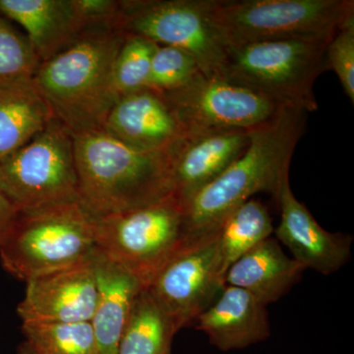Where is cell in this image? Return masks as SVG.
Wrapping results in <instances>:
<instances>
[{"instance_id": "cell-1", "label": "cell", "mask_w": 354, "mask_h": 354, "mask_svg": "<svg viewBox=\"0 0 354 354\" xmlns=\"http://www.w3.org/2000/svg\"><path fill=\"white\" fill-rule=\"evenodd\" d=\"M308 113L285 106L250 133L245 152L220 176L183 202L186 239L213 234L228 214L260 192L277 200L290 180V167Z\"/></svg>"}, {"instance_id": "cell-2", "label": "cell", "mask_w": 354, "mask_h": 354, "mask_svg": "<svg viewBox=\"0 0 354 354\" xmlns=\"http://www.w3.org/2000/svg\"><path fill=\"white\" fill-rule=\"evenodd\" d=\"M124 38L113 27L88 28L35 74L32 81L53 118L72 136L102 129L120 99L113 68Z\"/></svg>"}, {"instance_id": "cell-3", "label": "cell", "mask_w": 354, "mask_h": 354, "mask_svg": "<svg viewBox=\"0 0 354 354\" xmlns=\"http://www.w3.org/2000/svg\"><path fill=\"white\" fill-rule=\"evenodd\" d=\"M73 139L79 204L93 218L142 208L174 194L176 152H143L102 129Z\"/></svg>"}, {"instance_id": "cell-4", "label": "cell", "mask_w": 354, "mask_h": 354, "mask_svg": "<svg viewBox=\"0 0 354 354\" xmlns=\"http://www.w3.org/2000/svg\"><path fill=\"white\" fill-rule=\"evenodd\" d=\"M330 39H279L232 46L221 77L281 106L313 113L318 109L314 83L328 70L326 46Z\"/></svg>"}, {"instance_id": "cell-5", "label": "cell", "mask_w": 354, "mask_h": 354, "mask_svg": "<svg viewBox=\"0 0 354 354\" xmlns=\"http://www.w3.org/2000/svg\"><path fill=\"white\" fill-rule=\"evenodd\" d=\"M95 250L94 218L79 203L18 215L0 245V263L19 281L82 262Z\"/></svg>"}, {"instance_id": "cell-6", "label": "cell", "mask_w": 354, "mask_h": 354, "mask_svg": "<svg viewBox=\"0 0 354 354\" xmlns=\"http://www.w3.org/2000/svg\"><path fill=\"white\" fill-rule=\"evenodd\" d=\"M212 19L228 48L291 39H330L353 0H211Z\"/></svg>"}, {"instance_id": "cell-7", "label": "cell", "mask_w": 354, "mask_h": 354, "mask_svg": "<svg viewBox=\"0 0 354 354\" xmlns=\"http://www.w3.org/2000/svg\"><path fill=\"white\" fill-rule=\"evenodd\" d=\"M95 250L148 286L185 242L183 204L171 194L142 208L94 218Z\"/></svg>"}, {"instance_id": "cell-8", "label": "cell", "mask_w": 354, "mask_h": 354, "mask_svg": "<svg viewBox=\"0 0 354 354\" xmlns=\"http://www.w3.org/2000/svg\"><path fill=\"white\" fill-rule=\"evenodd\" d=\"M0 189L20 213L79 203L73 136L51 121L0 162Z\"/></svg>"}, {"instance_id": "cell-9", "label": "cell", "mask_w": 354, "mask_h": 354, "mask_svg": "<svg viewBox=\"0 0 354 354\" xmlns=\"http://www.w3.org/2000/svg\"><path fill=\"white\" fill-rule=\"evenodd\" d=\"M209 6L211 0H120L115 29L187 51L203 74L221 77L230 48Z\"/></svg>"}, {"instance_id": "cell-10", "label": "cell", "mask_w": 354, "mask_h": 354, "mask_svg": "<svg viewBox=\"0 0 354 354\" xmlns=\"http://www.w3.org/2000/svg\"><path fill=\"white\" fill-rule=\"evenodd\" d=\"M225 277L216 230L186 239L146 288L180 330L215 302L225 288Z\"/></svg>"}, {"instance_id": "cell-11", "label": "cell", "mask_w": 354, "mask_h": 354, "mask_svg": "<svg viewBox=\"0 0 354 354\" xmlns=\"http://www.w3.org/2000/svg\"><path fill=\"white\" fill-rule=\"evenodd\" d=\"M164 95L189 135L223 130L251 132L285 106L221 77L203 73Z\"/></svg>"}, {"instance_id": "cell-12", "label": "cell", "mask_w": 354, "mask_h": 354, "mask_svg": "<svg viewBox=\"0 0 354 354\" xmlns=\"http://www.w3.org/2000/svg\"><path fill=\"white\" fill-rule=\"evenodd\" d=\"M93 254L82 262L27 281L25 297L17 306L22 323L91 322L97 302Z\"/></svg>"}, {"instance_id": "cell-13", "label": "cell", "mask_w": 354, "mask_h": 354, "mask_svg": "<svg viewBox=\"0 0 354 354\" xmlns=\"http://www.w3.org/2000/svg\"><path fill=\"white\" fill-rule=\"evenodd\" d=\"M102 130L149 153H174L189 136L164 94L145 88L121 95Z\"/></svg>"}, {"instance_id": "cell-14", "label": "cell", "mask_w": 354, "mask_h": 354, "mask_svg": "<svg viewBox=\"0 0 354 354\" xmlns=\"http://www.w3.org/2000/svg\"><path fill=\"white\" fill-rule=\"evenodd\" d=\"M277 201L281 221L274 234L305 270L329 276L351 260L353 236L321 227L304 203L295 196L290 180L283 184Z\"/></svg>"}, {"instance_id": "cell-15", "label": "cell", "mask_w": 354, "mask_h": 354, "mask_svg": "<svg viewBox=\"0 0 354 354\" xmlns=\"http://www.w3.org/2000/svg\"><path fill=\"white\" fill-rule=\"evenodd\" d=\"M250 133L223 130L189 135L174 153V195L186 201L220 176L245 152Z\"/></svg>"}, {"instance_id": "cell-16", "label": "cell", "mask_w": 354, "mask_h": 354, "mask_svg": "<svg viewBox=\"0 0 354 354\" xmlns=\"http://www.w3.org/2000/svg\"><path fill=\"white\" fill-rule=\"evenodd\" d=\"M194 324L212 346L225 353L265 342L272 332L267 306L248 291L232 286H225Z\"/></svg>"}, {"instance_id": "cell-17", "label": "cell", "mask_w": 354, "mask_h": 354, "mask_svg": "<svg viewBox=\"0 0 354 354\" xmlns=\"http://www.w3.org/2000/svg\"><path fill=\"white\" fill-rule=\"evenodd\" d=\"M0 15L22 28L41 62L62 53L88 29L74 0H0Z\"/></svg>"}, {"instance_id": "cell-18", "label": "cell", "mask_w": 354, "mask_h": 354, "mask_svg": "<svg viewBox=\"0 0 354 354\" xmlns=\"http://www.w3.org/2000/svg\"><path fill=\"white\" fill-rule=\"evenodd\" d=\"M97 302L91 324L99 354H118V342L133 304L145 288L136 277L95 250Z\"/></svg>"}, {"instance_id": "cell-19", "label": "cell", "mask_w": 354, "mask_h": 354, "mask_svg": "<svg viewBox=\"0 0 354 354\" xmlns=\"http://www.w3.org/2000/svg\"><path fill=\"white\" fill-rule=\"evenodd\" d=\"M305 269L288 257L277 239H265L230 266L225 286L248 291L268 306L290 292L304 276Z\"/></svg>"}, {"instance_id": "cell-20", "label": "cell", "mask_w": 354, "mask_h": 354, "mask_svg": "<svg viewBox=\"0 0 354 354\" xmlns=\"http://www.w3.org/2000/svg\"><path fill=\"white\" fill-rule=\"evenodd\" d=\"M55 120L32 79L0 87V162Z\"/></svg>"}, {"instance_id": "cell-21", "label": "cell", "mask_w": 354, "mask_h": 354, "mask_svg": "<svg viewBox=\"0 0 354 354\" xmlns=\"http://www.w3.org/2000/svg\"><path fill=\"white\" fill-rule=\"evenodd\" d=\"M177 332L169 316L143 288L133 304L118 342V354H171L172 339Z\"/></svg>"}, {"instance_id": "cell-22", "label": "cell", "mask_w": 354, "mask_h": 354, "mask_svg": "<svg viewBox=\"0 0 354 354\" xmlns=\"http://www.w3.org/2000/svg\"><path fill=\"white\" fill-rule=\"evenodd\" d=\"M274 230L267 207L252 198L228 214L218 228L225 272L244 254L271 237Z\"/></svg>"}, {"instance_id": "cell-23", "label": "cell", "mask_w": 354, "mask_h": 354, "mask_svg": "<svg viewBox=\"0 0 354 354\" xmlns=\"http://www.w3.org/2000/svg\"><path fill=\"white\" fill-rule=\"evenodd\" d=\"M22 332L38 354H99L91 322L22 323Z\"/></svg>"}, {"instance_id": "cell-24", "label": "cell", "mask_w": 354, "mask_h": 354, "mask_svg": "<svg viewBox=\"0 0 354 354\" xmlns=\"http://www.w3.org/2000/svg\"><path fill=\"white\" fill-rule=\"evenodd\" d=\"M41 64L22 30L0 15V87L31 80Z\"/></svg>"}, {"instance_id": "cell-25", "label": "cell", "mask_w": 354, "mask_h": 354, "mask_svg": "<svg viewBox=\"0 0 354 354\" xmlns=\"http://www.w3.org/2000/svg\"><path fill=\"white\" fill-rule=\"evenodd\" d=\"M158 46L143 37L125 35L113 68L114 86L120 97L147 88L153 53Z\"/></svg>"}, {"instance_id": "cell-26", "label": "cell", "mask_w": 354, "mask_h": 354, "mask_svg": "<svg viewBox=\"0 0 354 354\" xmlns=\"http://www.w3.org/2000/svg\"><path fill=\"white\" fill-rule=\"evenodd\" d=\"M199 64L187 51L158 46L152 59L147 88L160 94L174 92L201 74Z\"/></svg>"}, {"instance_id": "cell-27", "label": "cell", "mask_w": 354, "mask_h": 354, "mask_svg": "<svg viewBox=\"0 0 354 354\" xmlns=\"http://www.w3.org/2000/svg\"><path fill=\"white\" fill-rule=\"evenodd\" d=\"M328 70L337 74L344 93L354 102V14L333 35L326 46Z\"/></svg>"}, {"instance_id": "cell-28", "label": "cell", "mask_w": 354, "mask_h": 354, "mask_svg": "<svg viewBox=\"0 0 354 354\" xmlns=\"http://www.w3.org/2000/svg\"><path fill=\"white\" fill-rule=\"evenodd\" d=\"M74 3L88 28H115L120 0H74Z\"/></svg>"}, {"instance_id": "cell-29", "label": "cell", "mask_w": 354, "mask_h": 354, "mask_svg": "<svg viewBox=\"0 0 354 354\" xmlns=\"http://www.w3.org/2000/svg\"><path fill=\"white\" fill-rule=\"evenodd\" d=\"M19 211L0 189V245L17 220Z\"/></svg>"}, {"instance_id": "cell-30", "label": "cell", "mask_w": 354, "mask_h": 354, "mask_svg": "<svg viewBox=\"0 0 354 354\" xmlns=\"http://www.w3.org/2000/svg\"><path fill=\"white\" fill-rule=\"evenodd\" d=\"M17 354H38L32 349V346L27 342H23L18 346Z\"/></svg>"}]
</instances>
